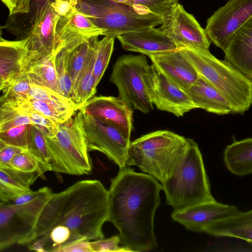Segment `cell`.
I'll return each instance as SVG.
<instances>
[{
	"instance_id": "cell-11",
	"label": "cell",
	"mask_w": 252,
	"mask_h": 252,
	"mask_svg": "<svg viewBox=\"0 0 252 252\" xmlns=\"http://www.w3.org/2000/svg\"><path fill=\"white\" fill-rule=\"evenodd\" d=\"M163 18L159 29L171 39L178 49L209 50L211 42L205 30L179 2Z\"/></svg>"
},
{
	"instance_id": "cell-26",
	"label": "cell",
	"mask_w": 252,
	"mask_h": 252,
	"mask_svg": "<svg viewBox=\"0 0 252 252\" xmlns=\"http://www.w3.org/2000/svg\"><path fill=\"white\" fill-rule=\"evenodd\" d=\"M97 37L75 41L62 47L65 54L72 82L73 95L78 87L90 52Z\"/></svg>"
},
{
	"instance_id": "cell-45",
	"label": "cell",
	"mask_w": 252,
	"mask_h": 252,
	"mask_svg": "<svg viewBox=\"0 0 252 252\" xmlns=\"http://www.w3.org/2000/svg\"><path fill=\"white\" fill-rule=\"evenodd\" d=\"M115 2L117 3H123L125 4H127L129 0H109Z\"/></svg>"
},
{
	"instance_id": "cell-21",
	"label": "cell",
	"mask_w": 252,
	"mask_h": 252,
	"mask_svg": "<svg viewBox=\"0 0 252 252\" xmlns=\"http://www.w3.org/2000/svg\"><path fill=\"white\" fill-rule=\"evenodd\" d=\"M223 51L225 60L252 80V18L233 35Z\"/></svg>"
},
{
	"instance_id": "cell-16",
	"label": "cell",
	"mask_w": 252,
	"mask_h": 252,
	"mask_svg": "<svg viewBox=\"0 0 252 252\" xmlns=\"http://www.w3.org/2000/svg\"><path fill=\"white\" fill-rule=\"evenodd\" d=\"M239 212L236 206L215 200L199 204L180 211H173L171 217L187 229L200 232H204L212 223L232 216Z\"/></svg>"
},
{
	"instance_id": "cell-10",
	"label": "cell",
	"mask_w": 252,
	"mask_h": 252,
	"mask_svg": "<svg viewBox=\"0 0 252 252\" xmlns=\"http://www.w3.org/2000/svg\"><path fill=\"white\" fill-rule=\"evenodd\" d=\"M82 112L89 151L102 153L120 168L128 166L130 139L114 126Z\"/></svg>"
},
{
	"instance_id": "cell-33",
	"label": "cell",
	"mask_w": 252,
	"mask_h": 252,
	"mask_svg": "<svg viewBox=\"0 0 252 252\" xmlns=\"http://www.w3.org/2000/svg\"><path fill=\"white\" fill-rule=\"evenodd\" d=\"M55 59V67L59 92L64 96L72 99V82L68 70L63 50L60 47Z\"/></svg>"
},
{
	"instance_id": "cell-6",
	"label": "cell",
	"mask_w": 252,
	"mask_h": 252,
	"mask_svg": "<svg viewBox=\"0 0 252 252\" xmlns=\"http://www.w3.org/2000/svg\"><path fill=\"white\" fill-rule=\"evenodd\" d=\"M59 125L56 133L45 136L51 171L72 175H88L92 171L84 117L81 110Z\"/></svg>"
},
{
	"instance_id": "cell-24",
	"label": "cell",
	"mask_w": 252,
	"mask_h": 252,
	"mask_svg": "<svg viewBox=\"0 0 252 252\" xmlns=\"http://www.w3.org/2000/svg\"><path fill=\"white\" fill-rule=\"evenodd\" d=\"M217 237H229L245 240L252 245V209L239 211L230 217L216 221L204 230Z\"/></svg>"
},
{
	"instance_id": "cell-8",
	"label": "cell",
	"mask_w": 252,
	"mask_h": 252,
	"mask_svg": "<svg viewBox=\"0 0 252 252\" xmlns=\"http://www.w3.org/2000/svg\"><path fill=\"white\" fill-rule=\"evenodd\" d=\"M155 68L144 55H124L114 64L110 81L117 87L119 98L147 114L153 108L151 88Z\"/></svg>"
},
{
	"instance_id": "cell-1",
	"label": "cell",
	"mask_w": 252,
	"mask_h": 252,
	"mask_svg": "<svg viewBox=\"0 0 252 252\" xmlns=\"http://www.w3.org/2000/svg\"><path fill=\"white\" fill-rule=\"evenodd\" d=\"M108 215L109 191L101 182L78 181L62 191L52 193L26 245L41 237L54 247L104 238L102 226Z\"/></svg>"
},
{
	"instance_id": "cell-14",
	"label": "cell",
	"mask_w": 252,
	"mask_h": 252,
	"mask_svg": "<svg viewBox=\"0 0 252 252\" xmlns=\"http://www.w3.org/2000/svg\"><path fill=\"white\" fill-rule=\"evenodd\" d=\"M119 129L130 139L133 129V108L119 97L94 96L79 110Z\"/></svg>"
},
{
	"instance_id": "cell-12",
	"label": "cell",
	"mask_w": 252,
	"mask_h": 252,
	"mask_svg": "<svg viewBox=\"0 0 252 252\" xmlns=\"http://www.w3.org/2000/svg\"><path fill=\"white\" fill-rule=\"evenodd\" d=\"M252 18V0H229L208 18L206 32L223 50L233 35Z\"/></svg>"
},
{
	"instance_id": "cell-37",
	"label": "cell",
	"mask_w": 252,
	"mask_h": 252,
	"mask_svg": "<svg viewBox=\"0 0 252 252\" xmlns=\"http://www.w3.org/2000/svg\"><path fill=\"white\" fill-rule=\"evenodd\" d=\"M179 0H129L127 4L140 6L155 14L164 17Z\"/></svg>"
},
{
	"instance_id": "cell-23",
	"label": "cell",
	"mask_w": 252,
	"mask_h": 252,
	"mask_svg": "<svg viewBox=\"0 0 252 252\" xmlns=\"http://www.w3.org/2000/svg\"><path fill=\"white\" fill-rule=\"evenodd\" d=\"M41 175L37 172H23L0 167V204L13 201L32 190L31 186Z\"/></svg>"
},
{
	"instance_id": "cell-44",
	"label": "cell",
	"mask_w": 252,
	"mask_h": 252,
	"mask_svg": "<svg viewBox=\"0 0 252 252\" xmlns=\"http://www.w3.org/2000/svg\"><path fill=\"white\" fill-rule=\"evenodd\" d=\"M54 0H31L30 12L28 14L30 17V22L32 23L36 12L47 1H53Z\"/></svg>"
},
{
	"instance_id": "cell-9",
	"label": "cell",
	"mask_w": 252,
	"mask_h": 252,
	"mask_svg": "<svg viewBox=\"0 0 252 252\" xmlns=\"http://www.w3.org/2000/svg\"><path fill=\"white\" fill-rule=\"evenodd\" d=\"M53 192L41 188L40 194L22 204H0V250L15 244H27L40 214Z\"/></svg>"
},
{
	"instance_id": "cell-18",
	"label": "cell",
	"mask_w": 252,
	"mask_h": 252,
	"mask_svg": "<svg viewBox=\"0 0 252 252\" xmlns=\"http://www.w3.org/2000/svg\"><path fill=\"white\" fill-rule=\"evenodd\" d=\"M149 57L157 71L185 90L199 78L197 71L180 48Z\"/></svg>"
},
{
	"instance_id": "cell-28",
	"label": "cell",
	"mask_w": 252,
	"mask_h": 252,
	"mask_svg": "<svg viewBox=\"0 0 252 252\" xmlns=\"http://www.w3.org/2000/svg\"><path fill=\"white\" fill-rule=\"evenodd\" d=\"M97 39L90 52L88 61L82 73L78 87L74 94L72 100L76 104L78 110L90 99L94 97L96 92L94 66L95 55V44Z\"/></svg>"
},
{
	"instance_id": "cell-19",
	"label": "cell",
	"mask_w": 252,
	"mask_h": 252,
	"mask_svg": "<svg viewBox=\"0 0 252 252\" xmlns=\"http://www.w3.org/2000/svg\"><path fill=\"white\" fill-rule=\"evenodd\" d=\"M116 38L124 49L148 57L178 49L164 32L155 27L123 34Z\"/></svg>"
},
{
	"instance_id": "cell-29",
	"label": "cell",
	"mask_w": 252,
	"mask_h": 252,
	"mask_svg": "<svg viewBox=\"0 0 252 252\" xmlns=\"http://www.w3.org/2000/svg\"><path fill=\"white\" fill-rule=\"evenodd\" d=\"M115 38L112 36H104L102 39L97 40L96 42L94 75L96 87L109 63Z\"/></svg>"
},
{
	"instance_id": "cell-36",
	"label": "cell",
	"mask_w": 252,
	"mask_h": 252,
	"mask_svg": "<svg viewBox=\"0 0 252 252\" xmlns=\"http://www.w3.org/2000/svg\"><path fill=\"white\" fill-rule=\"evenodd\" d=\"M51 171L48 148L43 133L33 126L32 134L30 145L27 150Z\"/></svg>"
},
{
	"instance_id": "cell-42",
	"label": "cell",
	"mask_w": 252,
	"mask_h": 252,
	"mask_svg": "<svg viewBox=\"0 0 252 252\" xmlns=\"http://www.w3.org/2000/svg\"><path fill=\"white\" fill-rule=\"evenodd\" d=\"M24 150L0 142V167L11 168L10 162L16 154Z\"/></svg>"
},
{
	"instance_id": "cell-15",
	"label": "cell",
	"mask_w": 252,
	"mask_h": 252,
	"mask_svg": "<svg viewBox=\"0 0 252 252\" xmlns=\"http://www.w3.org/2000/svg\"><path fill=\"white\" fill-rule=\"evenodd\" d=\"M151 96L153 104L158 110L172 113L177 117L197 108L185 90L156 68L152 79Z\"/></svg>"
},
{
	"instance_id": "cell-31",
	"label": "cell",
	"mask_w": 252,
	"mask_h": 252,
	"mask_svg": "<svg viewBox=\"0 0 252 252\" xmlns=\"http://www.w3.org/2000/svg\"><path fill=\"white\" fill-rule=\"evenodd\" d=\"M28 97L43 101L57 106L78 110L72 99L66 97L49 88L37 85L32 81Z\"/></svg>"
},
{
	"instance_id": "cell-30",
	"label": "cell",
	"mask_w": 252,
	"mask_h": 252,
	"mask_svg": "<svg viewBox=\"0 0 252 252\" xmlns=\"http://www.w3.org/2000/svg\"><path fill=\"white\" fill-rule=\"evenodd\" d=\"M23 99L34 110L41 113L58 125L67 121L78 111L75 109L57 106L30 97Z\"/></svg>"
},
{
	"instance_id": "cell-41",
	"label": "cell",
	"mask_w": 252,
	"mask_h": 252,
	"mask_svg": "<svg viewBox=\"0 0 252 252\" xmlns=\"http://www.w3.org/2000/svg\"><path fill=\"white\" fill-rule=\"evenodd\" d=\"M9 10V16L26 14L30 12L31 0H1Z\"/></svg>"
},
{
	"instance_id": "cell-35",
	"label": "cell",
	"mask_w": 252,
	"mask_h": 252,
	"mask_svg": "<svg viewBox=\"0 0 252 252\" xmlns=\"http://www.w3.org/2000/svg\"><path fill=\"white\" fill-rule=\"evenodd\" d=\"M11 168L26 172H37L41 176L49 169L43 165L33 154L27 150L16 154L10 162Z\"/></svg>"
},
{
	"instance_id": "cell-3",
	"label": "cell",
	"mask_w": 252,
	"mask_h": 252,
	"mask_svg": "<svg viewBox=\"0 0 252 252\" xmlns=\"http://www.w3.org/2000/svg\"><path fill=\"white\" fill-rule=\"evenodd\" d=\"M161 184L166 203L173 211L216 200L211 192L201 153L190 138L171 174Z\"/></svg>"
},
{
	"instance_id": "cell-32",
	"label": "cell",
	"mask_w": 252,
	"mask_h": 252,
	"mask_svg": "<svg viewBox=\"0 0 252 252\" xmlns=\"http://www.w3.org/2000/svg\"><path fill=\"white\" fill-rule=\"evenodd\" d=\"M33 125H24L0 131V142L27 150L32 134Z\"/></svg>"
},
{
	"instance_id": "cell-7",
	"label": "cell",
	"mask_w": 252,
	"mask_h": 252,
	"mask_svg": "<svg viewBox=\"0 0 252 252\" xmlns=\"http://www.w3.org/2000/svg\"><path fill=\"white\" fill-rule=\"evenodd\" d=\"M77 9L88 16L104 36L140 31L161 25L163 17L137 7L109 0H78Z\"/></svg>"
},
{
	"instance_id": "cell-27",
	"label": "cell",
	"mask_w": 252,
	"mask_h": 252,
	"mask_svg": "<svg viewBox=\"0 0 252 252\" xmlns=\"http://www.w3.org/2000/svg\"><path fill=\"white\" fill-rule=\"evenodd\" d=\"M59 49V47H57L49 55L30 63L28 71L33 83L59 93L55 67V59Z\"/></svg>"
},
{
	"instance_id": "cell-43",
	"label": "cell",
	"mask_w": 252,
	"mask_h": 252,
	"mask_svg": "<svg viewBox=\"0 0 252 252\" xmlns=\"http://www.w3.org/2000/svg\"><path fill=\"white\" fill-rule=\"evenodd\" d=\"M93 252L91 241L81 240L63 246L57 252Z\"/></svg>"
},
{
	"instance_id": "cell-4",
	"label": "cell",
	"mask_w": 252,
	"mask_h": 252,
	"mask_svg": "<svg viewBox=\"0 0 252 252\" xmlns=\"http://www.w3.org/2000/svg\"><path fill=\"white\" fill-rule=\"evenodd\" d=\"M199 75L214 86L230 103L232 113L243 114L252 105V80L231 63L209 50L180 48Z\"/></svg>"
},
{
	"instance_id": "cell-22",
	"label": "cell",
	"mask_w": 252,
	"mask_h": 252,
	"mask_svg": "<svg viewBox=\"0 0 252 252\" xmlns=\"http://www.w3.org/2000/svg\"><path fill=\"white\" fill-rule=\"evenodd\" d=\"M185 91L197 108L220 115L232 113L231 106L226 99L200 75L197 81Z\"/></svg>"
},
{
	"instance_id": "cell-25",
	"label": "cell",
	"mask_w": 252,
	"mask_h": 252,
	"mask_svg": "<svg viewBox=\"0 0 252 252\" xmlns=\"http://www.w3.org/2000/svg\"><path fill=\"white\" fill-rule=\"evenodd\" d=\"M223 160L227 169L236 176L252 174V137L234 140L227 145Z\"/></svg>"
},
{
	"instance_id": "cell-38",
	"label": "cell",
	"mask_w": 252,
	"mask_h": 252,
	"mask_svg": "<svg viewBox=\"0 0 252 252\" xmlns=\"http://www.w3.org/2000/svg\"><path fill=\"white\" fill-rule=\"evenodd\" d=\"M32 81L27 70L17 80L2 92V97L27 98L31 88Z\"/></svg>"
},
{
	"instance_id": "cell-2",
	"label": "cell",
	"mask_w": 252,
	"mask_h": 252,
	"mask_svg": "<svg viewBox=\"0 0 252 252\" xmlns=\"http://www.w3.org/2000/svg\"><path fill=\"white\" fill-rule=\"evenodd\" d=\"M161 189L156 178L128 166L120 168L111 179L107 221L118 230L122 246L130 252H147L158 246L154 221Z\"/></svg>"
},
{
	"instance_id": "cell-20",
	"label": "cell",
	"mask_w": 252,
	"mask_h": 252,
	"mask_svg": "<svg viewBox=\"0 0 252 252\" xmlns=\"http://www.w3.org/2000/svg\"><path fill=\"white\" fill-rule=\"evenodd\" d=\"M105 32L88 16L77 9L71 14L59 19L56 28L57 48L63 47L75 41L104 35Z\"/></svg>"
},
{
	"instance_id": "cell-5",
	"label": "cell",
	"mask_w": 252,
	"mask_h": 252,
	"mask_svg": "<svg viewBox=\"0 0 252 252\" xmlns=\"http://www.w3.org/2000/svg\"><path fill=\"white\" fill-rule=\"evenodd\" d=\"M188 138L169 130L154 131L131 142L128 166L135 165L161 183L171 174Z\"/></svg>"
},
{
	"instance_id": "cell-34",
	"label": "cell",
	"mask_w": 252,
	"mask_h": 252,
	"mask_svg": "<svg viewBox=\"0 0 252 252\" xmlns=\"http://www.w3.org/2000/svg\"><path fill=\"white\" fill-rule=\"evenodd\" d=\"M24 125H32L30 117L18 108L5 103H0V131Z\"/></svg>"
},
{
	"instance_id": "cell-13",
	"label": "cell",
	"mask_w": 252,
	"mask_h": 252,
	"mask_svg": "<svg viewBox=\"0 0 252 252\" xmlns=\"http://www.w3.org/2000/svg\"><path fill=\"white\" fill-rule=\"evenodd\" d=\"M60 17L53 9L50 1H46L36 12L25 37L29 49L28 64L56 50V28Z\"/></svg>"
},
{
	"instance_id": "cell-39",
	"label": "cell",
	"mask_w": 252,
	"mask_h": 252,
	"mask_svg": "<svg viewBox=\"0 0 252 252\" xmlns=\"http://www.w3.org/2000/svg\"><path fill=\"white\" fill-rule=\"evenodd\" d=\"M121 243L119 235H115L107 239H99L91 241V245L93 252H130L124 247H120Z\"/></svg>"
},
{
	"instance_id": "cell-17",
	"label": "cell",
	"mask_w": 252,
	"mask_h": 252,
	"mask_svg": "<svg viewBox=\"0 0 252 252\" xmlns=\"http://www.w3.org/2000/svg\"><path fill=\"white\" fill-rule=\"evenodd\" d=\"M29 49L26 38L9 41L0 38V90L4 91L27 70Z\"/></svg>"
},
{
	"instance_id": "cell-40",
	"label": "cell",
	"mask_w": 252,
	"mask_h": 252,
	"mask_svg": "<svg viewBox=\"0 0 252 252\" xmlns=\"http://www.w3.org/2000/svg\"><path fill=\"white\" fill-rule=\"evenodd\" d=\"M78 0H54L51 5L54 11L60 17H65L74 12Z\"/></svg>"
}]
</instances>
